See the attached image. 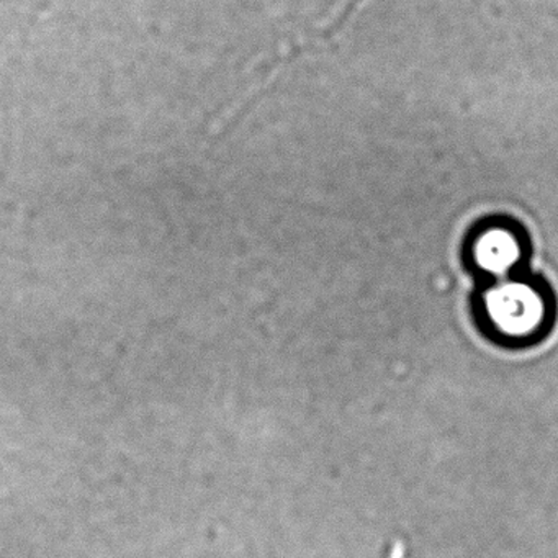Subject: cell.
<instances>
[{"label":"cell","instance_id":"obj_3","mask_svg":"<svg viewBox=\"0 0 558 558\" xmlns=\"http://www.w3.org/2000/svg\"><path fill=\"white\" fill-rule=\"evenodd\" d=\"M282 71L283 70L270 71L269 76L264 77V81H260V83L254 84L240 99L234 100L233 106L215 123L214 129H211V136H214V138H220V136L230 133L231 129L240 125L241 120H243L247 113L253 112L254 107L274 89L277 81L280 80L279 76Z\"/></svg>","mask_w":558,"mask_h":558},{"label":"cell","instance_id":"obj_2","mask_svg":"<svg viewBox=\"0 0 558 558\" xmlns=\"http://www.w3.org/2000/svg\"><path fill=\"white\" fill-rule=\"evenodd\" d=\"M472 266L489 280L506 279L521 272L527 256V238L509 218H488L476 225L466 241Z\"/></svg>","mask_w":558,"mask_h":558},{"label":"cell","instance_id":"obj_1","mask_svg":"<svg viewBox=\"0 0 558 558\" xmlns=\"http://www.w3.org/2000/svg\"><path fill=\"white\" fill-rule=\"evenodd\" d=\"M480 313L496 338L531 342L548 328L551 303L544 283L519 272L492 280L480 295Z\"/></svg>","mask_w":558,"mask_h":558}]
</instances>
